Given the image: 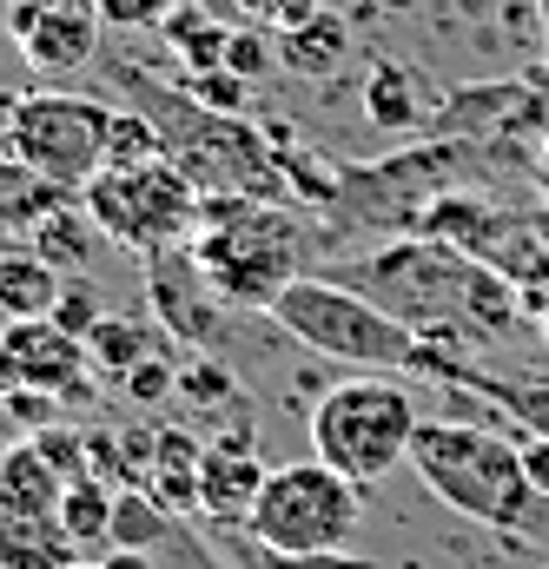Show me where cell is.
<instances>
[{
	"label": "cell",
	"mask_w": 549,
	"mask_h": 569,
	"mask_svg": "<svg viewBox=\"0 0 549 569\" xmlns=\"http://www.w3.org/2000/svg\"><path fill=\"white\" fill-rule=\"evenodd\" d=\"M93 53H100L93 0H40V20L20 33V60L47 80H67L80 67H93Z\"/></svg>",
	"instance_id": "obj_12"
},
{
	"label": "cell",
	"mask_w": 549,
	"mask_h": 569,
	"mask_svg": "<svg viewBox=\"0 0 549 569\" xmlns=\"http://www.w3.org/2000/svg\"><path fill=\"white\" fill-rule=\"evenodd\" d=\"M73 569H100V563H73Z\"/></svg>",
	"instance_id": "obj_42"
},
{
	"label": "cell",
	"mask_w": 549,
	"mask_h": 569,
	"mask_svg": "<svg viewBox=\"0 0 549 569\" xmlns=\"http://www.w3.org/2000/svg\"><path fill=\"white\" fill-rule=\"evenodd\" d=\"M239 7H252L266 27H298V20H311L325 0H239Z\"/></svg>",
	"instance_id": "obj_36"
},
{
	"label": "cell",
	"mask_w": 549,
	"mask_h": 569,
	"mask_svg": "<svg viewBox=\"0 0 549 569\" xmlns=\"http://www.w3.org/2000/svg\"><path fill=\"white\" fill-rule=\"evenodd\" d=\"M107 311H100V291L80 279H67V291H60V305H53V325L60 331H73V338H93V325H100Z\"/></svg>",
	"instance_id": "obj_33"
},
{
	"label": "cell",
	"mask_w": 549,
	"mask_h": 569,
	"mask_svg": "<svg viewBox=\"0 0 549 569\" xmlns=\"http://www.w3.org/2000/svg\"><path fill=\"white\" fill-rule=\"evenodd\" d=\"M87 351H93V371L127 378L139 358H152V325H139V318H113V311H107V318L93 325Z\"/></svg>",
	"instance_id": "obj_23"
},
{
	"label": "cell",
	"mask_w": 549,
	"mask_h": 569,
	"mask_svg": "<svg viewBox=\"0 0 549 569\" xmlns=\"http://www.w3.org/2000/svg\"><path fill=\"white\" fill-rule=\"evenodd\" d=\"M107 127H113V107H100L87 93H20V107H13V159L33 166L40 179L80 192L107 166Z\"/></svg>",
	"instance_id": "obj_9"
},
{
	"label": "cell",
	"mask_w": 549,
	"mask_h": 569,
	"mask_svg": "<svg viewBox=\"0 0 549 569\" xmlns=\"http://www.w3.org/2000/svg\"><path fill=\"white\" fill-rule=\"evenodd\" d=\"M93 351L87 338L60 331L53 318H7L0 325V398L13 391H53L60 405L93 398Z\"/></svg>",
	"instance_id": "obj_10"
},
{
	"label": "cell",
	"mask_w": 549,
	"mask_h": 569,
	"mask_svg": "<svg viewBox=\"0 0 549 569\" xmlns=\"http://www.w3.org/2000/svg\"><path fill=\"white\" fill-rule=\"evenodd\" d=\"M120 80L139 87L133 67H120ZM139 113L159 127L166 159L206 192V199H285V172H278L272 140L246 120V113H206L186 87H139Z\"/></svg>",
	"instance_id": "obj_3"
},
{
	"label": "cell",
	"mask_w": 549,
	"mask_h": 569,
	"mask_svg": "<svg viewBox=\"0 0 549 569\" xmlns=\"http://www.w3.org/2000/svg\"><path fill=\"white\" fill-rule=\"evenodd\" d=\"M311 219L285 199H206V219L186 239L206 284L239 311H272L278 291L311 272Z\"/></svg>",
	"instance_id": "obj_2"
},
{
	"label": "cell",
	"mask_w": 549,
	"mask_h": 569,
	"mask_svg": "<svg viewBox=\"0 0 549 569\" xmlns=\"http://www.w3.org/2000/svg\"><path fill=\"white\" fill-rule=\"evenodd\" d=\"M93 246H100V226H93V212H87L80 199L53 206V212L33 226V252H40L53 272H87V266H93Z\"/></svg>",
	"instance_id": "obj_19"
},
{
	"label": "cell",
	"mask_w": 549,
	"mask_h": 569,
	"mask_svg": "<svg viewBox=\"0 0 549 569\" xmlns=\"http://www.w3.org/2000/svg\"><path fill=\"white\" fill-rule=\"evenodd\" d=\"M152 569H232V563H226V557H219V550L186 523V517H172V523H166V537L152 543Z\"/></svg>",
	"instance_id": "obj_27"
},
{
	"label": "cell",
	"mask_w": 549,
	"mask_h": 569,
	"mask_svg": "<svg viewBox=\"0 0 549 569\" xmlns=\"http://www.w3.org/2000/svg\"><path fill=\"white\" fill-rule=\"evenodd\" d=\"M272 325L285 338L311 345L318 358H338V365H358V371H411L423 358V338L398 311H385L358 284L318 279V272H305V279H291L278 291Z\"/></svg>",
	"instance_id": "obj_5"
},
{
	"label": "cell",
	"mask_w": 549,
	"mask_h": 569,
	"mask_svg": "<svg viewBox=\"0 0 549 569\" xmlns=\"http://www.w3.org/2000/svg\"><path fill=\"white\" fill-rule=\"evenodd\" d=\"M13 107H20V93H0V152H13Z\"/></svg>",
	"instance_id": "obj_40"
},
{
	"label": "cell",
	"mask_w": 549,
	"mask_h": 569,
	"mask_svg": "<svg viewBox=\"0 0 549 569\" xmlns=\"http://www.w3.org/2000/svg\"><path fill=\"white\" fill-rule=\"evenodd\" d=\"M278 569H371L365 557H351V550H318V557H272Z\"/></svg>",
	"instance_id": "obj_37"
},
{
	"label": "cell",
	"mask_w": 549,
	"mask_h": 569,
	"mask_svg": "<svg viewBox=\"0 0 549 569\" xmlns=\"http://www.w3.org/2000/svg\"><path fill=\"white\" fill-rule=\"evenodd\" d=\"M345 284H358L365 298L398 311L417 338L437 331V325L463 331L457 318H470V331H503L517 318V291L503 284L497 266H483V259H470V252H457V246H443L430 232L411 239V246H391L371 266H351Z\"/></svg>",
	"instance_id": "obj_1"
},
{
	"label": "cell",
	"mask_w": 549,
	"mask_h": 569,
	"mask_svg": "<svg viewBox=\"0 0 549 569\" xmlns=\"http://www.w3.org/2000/svg\"><path fill=\"white\" fill-rule=\"evenodd\" d=\"M179 398H192V405H232L239 385H232V371H226L219 358H192V365L179 371Z\"/></svg>",
	"instance_id": "obj_30"
},
{
	"label": "cell",
	"mask_w": 549,
	"mask_h": 569,
	"mask_svg": "<svg viewBox=\"0 0 549 569\" xmlns=\"http://www.w3.org/2000/svg\"><path fill=\"white\" fill-rule=\"evenodd\" d=\"M417 398L398 378H351L331 385L311 411V457L331 463L338 477H351L358 490L385 483L398 463H411L417 437Z\"/></svg>",
	"instance_id": "obj_6"
},
{
	"label": "cell",
	"mask_w": 549,
	"mask_h": 569,
	"mask_svg": "<svg viewBox=\"0 0 549 569\" xmlns=\"http://www.w3.org/2000/svg\"><path fill=\"white\" fill-rule=\"evenodd\" d=\"M365 107H371V120L378 127H417L423 113H417V73L411 67H398V60H385L371 80H365Z\"/></svg>",
	"instance_id": "obj_24"
},
{
	"label": "cell",
	"mask_w": 549,
	"mask_h": 569,
	"mask_svg": "<svg viewBox=\"0 0 549 569\" xmlns=\"http://www.w3.org/2000/svg\"><path fill=\"white\" fill-rule=\"evenodd\" d=\"M67 199H80V192H67V186H53V179H40L33 166H20L13 152H0V232H33L53 206H67Z\"/></svg>",
	"instance_id": "obj_18"
},
{
	"label": "cell",
	"mask_w": 549,
	"mask_h": 569,
	"mask_svg": "<svg viewBox=\"0 0 549 569\" xmlns=\"http://www.w3.org/2000/svg\"><path fill=\"white\" fill-rule=\"evenodd\" d=\"M159 40L186 60V73H199V67H226L232 27H226L219 13H206V7H192V0H179V7L159 20Z\"/></svg>",
	"instance_id": "obj_20"
},
{
	"label": "cell",
	"mask_w": 549,
	"mask_h": 569,
	"mask_svg": "<svg viewBox=\"0 0 549 569\" xmlns=\"http://www.w3.org/2000/svg\"><path fill=\"white\" fill-rule=\"evenodd\" d=\"M523 470H530L537 497H549V437H530V443H523Z\"/></svg>",
	"instance_id": "obj_38"
},
{
	"label": "cell",
	"mask_w": 549,
	"mask_h": 569,
	"mask_svg": "<svg viewBox=\"0 0 549 569\" xmlns=\"http://www.w3.org/2000/svg\"><path fill=\"white\" fill-rule=\"evenodd\" d=\"M146 291H152V318H159L172 338H186V345H212V338H219V305H226V298L206 284V272L192 266L186 246L146 259Z\"/></svg>",
	"instance_id": "obj_11"
},
{
	"label": "cell",
	"mask_w": 549,
	"mask_h": 569,
	"mask_svg": "<svg viewBox=\"0 0 549 569\" xmlns=\"http://www.w3.org/2000/svg\"><path fill=\"white\" fill-rule=\"evenodd\" d=\"M40 450H47V463L60 470V477H87L93 463H87V430H73V425H47V430H27Z\"/></svg>",
	"instance_id": "obj_31"
},
{
	"label": "cell",
	"mask_w": 549,
	"mask_h": 569,
	"mask_svg": "<svg viewBox=\"0 0 549 569\" xmlns=\"http://www.w3.org/2000/svg\"><path fill=\"white\" fill-rule=\"evenodd\" d=\"M67 483H73V477H60L33 437H20V443H7V450H0V497H7V503L53 510V517H60V497H67Z\"/></svg>",
	"instance_id": "obj_17"
},
{
	"label": "cell",
	"mask_w": 549,
	"mask_h": 569,
	"mask_svg": "<svg viewBox=\"0 0 549 569\" xmlns=\"http://www.w3.org/2000/svg\"><path fill=\"white\" fill-rule=\"evenodd\" d=\"M166 523H172V510L159 497H146L139 483H127L113 497V550H152L166 537Z\"/></svg>",
	"instance_id": "obj_25"
},
{
	"label": "cell",
	"mask_w": 549,
	"mask_h": 569,
	"mask_svg": "<svg viewBox=\"0 0 549 569\" xmlns=\"http://www.w3.org/2000/svg\"><path fill=\"white\" fill-rule=\"evenodd\" d=\"M358 523H365V490L351 477H338L331 463L305 457V463H285L266 477V490L246 517V537L266 557H318V550H351Z\"/></svg>",
	"instance_id": "obj_8"
},
{
	"label": "cell",
	"mask_w": 549,
	"mask_h": 569,
	"mask_svg": "<svg viewBox=\"0 0 549 569\" xmlns=\"http://www.w3.org/2000/svg\"><path fill=\"white\" fill-rule=\"evenodd\" d=\"M159 127L139 113V107H113V127H107V166H139V159H159Z\"/></svg>",
	"instance_id": "obj_26"
},
{
	"label": "cell",
	"mask_w": 549,
	"mask_h": 569,
	"mask_svg": "<svg viewBox=\"0 0 549 569\" xmlns=\"http://www.w3.org/2000/svg\"><path fill=\"white\" fill-rule=\"evenodd\" d=\"M120 391H127L133 405H146V411H152V405H166V398L179 391V371H172V365H166V358L152 351V358H139L133 371L120 378Z\"/></svg>",
	"instance_id": "obj_32"
},
{
	"label": "cell",
	"mask_w": 549,
	"mask_h": 569,
	"mask_svg": "<svg viewBox=\"0 0 549 569\" xmlns=\"http://www.w3.org/2000/svg\"><path fill=\"white\" fill-rule=\"evenodd\" d=\"M351 60V27L331 13V7H318L311 20H298V27H278V67L291 73V80H325V73H338Z\"/></svg>",
	"instance_id": "obj_15"
},
{
	"label": "cell",
	"mask_w": 549,
	"mask_h": 569,
	"mask_svg": "<svg viewBox=\"0 0 549 569\" xmlns=\"http://www.w3.org/2000/svg\"><path fill=\"white\" fill-rule=\"evenodd\" d=\"M278 172H285V192H291V199H305V206H318V212H331V206L345 199V172H338L325 152L278 146Z\"/></svg>",
	"instance_id": "obj_22"
},
{
	"label": "cell",
	"mask_w": 549,
	"mask_h": 569,
	"mask_svg": "<svg viewBox=\"0 0 549 569\" xmlns=\"http://www.w3.org/2000/svg\"><path fill=\"white\" fill-rule=\"evenodd\" d=\"M411 470L437 503H450L457 517H470L483 530H530V517L543 503L523 470V443L483 425L423 418L411 437Z\"/></svg>",
	"instance_id": "obj_4"
},
{
	"label": "cell",
	"mask_w": 549,
	"mask_h": 569,
	"mask_svg": "<svg viewBox=\"0 0 549 569\" xmlns=\"http://www.w3.org/2000/svg\"><path fill=\"white\" fill-rule=\"evenodd\" d=\"M206 113H246V93H252V80H239L232 67H199V73H186L179 80Z\"/></svg>",
	"instance_id": "obj_28"
},
{
	"label": "cell",
	"mask_w": 549,
	"mask_h": 569,
	"mask_svg": "<svg viewBox=\"0 0 549 569\" xmlns=\"http://www.w3.org/2000/svg\"><path fill=\"white\" fill-rule=\"evenodd\" d=\"M67 291V272H53L33 246L0 252V318H53Z\"/></svg>",
	"instance_id": "obj_16"
},
{
	"label": "cell",
	"mask_w": 549,
	"mask_h": 569,
	"mask_svg": "<svg viewBox=\"0 0 549 569\" xmlns=\"http://www.w3.org/2000/svg\"><path fill=\"white\" fill-rule=\"evenodd\" d=\"M113 497H120V490H113L107 477H93V470L67 483V497H60V523H67V537L80 543V557H87V550H100V557L113 550Z\"/></svg>",
	"instance_id": "obj_21"
},
{
	"label": "cell",
	"mask_w": 549,
	"mask_h": 569,
	"mask_svg": "<svg viewBox=\"0 0 549 569\" xmlns=\"http://www.w3.org/2000/svg\"><path fill=\"white\" fill-rule=\"evenodd\" d=\"M226 67H232L239 80H259V73H272V67H278V40L266 33V27H232Z\"/></svg>",
	"instance_id": "obj_29"
},
{
	"label": "cell",
	"mask_w": 549,
	"mask_h": 569,
	"mask_svg": "<svg viewBox=\"0 0 549 569\" xmlns=\"http://www.w3.org/2000/svg\"><path fill=\"white\" fill-rule=\"evenodd\" d=\"M80 206L93 212L100 239L127 246L139 259L152 252H172L199 232L206 219V192L159 152V159H139V166H100L87 186H80Z\"/></svg>",
	"instance_id": "obj_7"
},
{
	"label": "cell",
	"mask_w": 549,
	"mask_h": 569,
	"mask_svg": "<svg viewBox=\"0 0 549 569\" xmlns=\"http://www.w3.org/2000/svg\"><path fill=\"white\" fill-rule=\"evenodd\" d=\"M179 0H93L100 27H159Z\"/></svg>",
	"instance_id": "obj_34"
},
{
	"label": "cell",
	"mask_w": 549,
	"mask_h": 569,
	"mask_svg": "<svg viewBox=\"0 0 549 569\" xmlns=\"http://www.w3.org/2000/svg\"><path fill=\"white\" fill-rule=\"evenodd\" d=\"M385 7H398V13H405V7H417V0H385Z\"/></svg>",
	"instance_id": "obj_41"
},
{
	"label": "cell",
	"mask_w": 549,
	"mask_h": 569,
	"mask_svg": "<svg viewBox=\"0 0 549 569\" xmlns=\"http://www.w3.org/2000/svg\"><path fill=\"white\" fill-rule=\"evenodd\" d=\"M266 463L259 450H232V443H206V463H199V517L206 523H239L252 517L259 490H266Z\"/></svg>",
	"instance_id": "obj_13"
},
{
	"label": "cell",
	"mask_w": 549,
	"mask_h": 569,
	"mask_svg": "<svg viewBox=\"0 0 549 569\" xmlns=\"http://www.w3.org/2000/svg\"><path fill=\"white\" fill-rule=\"evenodd\" d=\"M87 563L80 543L67 537V523L53 510H27L0 497V569H73Z\"/></svg>",
	"instance_id": "obj_14"
},
{
	"label": "cell",
	"mask_w": 549,
	"mask_h": 569,
	"mask_svg": "<svg viewBox=\"0 0 549 569\" xmlns=\"http://www.w3.org/2000/svg\"><path fill=\"white\" fill-rule=\"evenodd\" d=\"M100 569H152V550H107Z\"/></svg>",
	"instance_id": "obj_39"
},
{
	"label": "cell",
	"mask_w": 549,
	"mask_h": 569,
	"mask_svg": "<svg viewBox=\"0 0 549 569\" xmlns=\"http://www.w3.org/2000/svg\"><path fill=\"white\" fill-rule=\"evenodd\" d=\"M0 411H7L20 430L60 425V398H53V391H13V398H0Z\"/></svg>",
	"instance_id": "obj_35"
}]
</instances>
